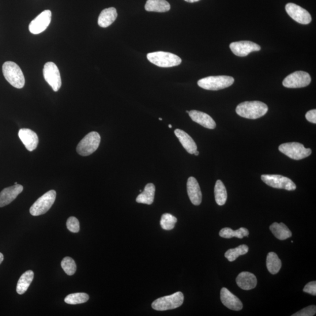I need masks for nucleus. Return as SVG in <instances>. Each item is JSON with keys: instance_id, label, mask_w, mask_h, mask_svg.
<instances>
[{"instance_id": "32", "label": "nucleus", "mask_w": 316, "mask_h": 316, "mask_svg": "<svg viewBox=\"0 0 316 316\" xmlns=\"http://www.w3.org/2000/svg\"><path fill=\"white\" fill-rule=\"evenodd\" d=\"M177 221L178 220L176 217L171 214L165 213L162 216L160 221L161 226L165 230H171L174 228Z\"/></svg>"}, {"instance_id": "21", "label": "nucleus", "mask_w": 316, "mask_h": 316, "mask_svg": "<svg viewBox=\"0 0 316 316\" xmlns=\"http://www.w3.org/2000/svg\"><path fill=\"white\" fill-rule=\"evenodd\" d=\"M175 134L183 148L186 150L188 153L194 154L198 150V146L189 134L183 130L176 129L175 130Z\"/></svg>"}, {"instance_id": "36", "label": "nucleus", "mask_w": 316, "mask_h": 316, "mask_svg": "<svg viewBox=\"0 0 316 316\" xmlns=\"http://www.w3.org/2000/svg\"><path fill=\"white\" fill-rule=\"evenodd\" d=\"M303 292L311 295H316V282L312 281L308 283L303 289Z\"/></svg>"}, {"instance_id": "16", "label": "nucleus", "mask_w": 316, "mask_h": 316, "mask_svg": "<svg viewBox=\"0 0 316 316\" xmlns=\"http://www.w3.org/2000/svg\"><path fill=\"white\" fill-rule=\"evenodd\" d=\"M22 191L23 186L18 184L5 188L0 192V208L10 204Z\"/></svg>"}, {"instance_id": "19", "label": "nucleus", "mask_w": 316, "mask_h": 316, "mask_svg": "<svg viewBox=\"0 0 316 316\" xmlns=\"http://www.w3.org/2000/svg\"><path fill=\"white\" fill-rule=\"evenodd\" d=\"M189 115L193 122L200 124L206 129L213 130L216 127V123L208 114L197 110L189 111Z\"/></svg>"}, {"instance_id": "37", "label": "nucleus", "mask_w": 316, "mask_h": 316, "mask_svg": "<svg viewBox=\"0 0 316 316\" xmlns=\"http://www.w3.org/2000/svg\"><path fill=\"white\" fill-rule=\"evenodd\" d=\"M306 118L308 122L316 124V110L315 109L308 111L306 114Z\"/></svg>"}, {"instance_id": "38", "label": "nucleus", "mask_w": 316, "mask_h": 316, "mask_svg": "<svg viewBox=\"0 0 316 316\" xmlns=\"http://www.w3.org/2000/svg\"><path fill=\"white\" fill-rule=\"evenodd\" d=\"M184 1H185L186 2H188V3H193L198 2L199 1H200V0H184Z\"/></svg>"}, {"instance_id": "24", "label": "nucleus", "mask_w": 316, "mask_h": 316, "mask_svg": "<svg viewBox=\"0 0 316 316\" xmlns=\"http://www.w3.org/2000/svg\"><path fill=\"white\" fill-rule=\"evenodd\" d=\"M155 186L153 183H148L145 187L144 190L138 195L136 202L142 204L152 205L155 196Z\"/></svg>"}, {"instance_id": "25", "label": "nucleus", "mask_w": 316, "mask_h": 316, "mask_svg": "<svg viewBox=\"0 0 316 316\" xmlns=\"http://www.w3.org/2000/svg\"><path fill=\"white\" fill-rule=\"evenodd\" d=\"M34 278V273L29 270L22 274L19 279L17 286V292L19 295H23L27 291Z\"/></svg>"}, {"instance_id": "31", "label": "nucleus", "mask_w": 316, "mask_h": 316, "mask_svg": "<svg viewBox=\"0 0 316 316\" xmlns=\"http://www.w3.org/2000/svg\"><path fill=\"white\" fill-rule=\"evenodd\" d=\"M89 299V296L85 293H71L67 295L65 302L69 304H78L87 302Z\"/></svg>"}, {"instance_id": "7", "label": "nucleus", "mask_w": 316, "mask_h": 316, "mask_svg": "<svg viewBox=\"0 0 316 316\" xmlns=\"http://www.w3.org/2000/svg\"><path fill=\"white\" fill-rule=\"evenodd\" d=\"M56 192L54 190L48 191L33 203L29 212L33 216H39L46 213L54 204Z\"/></svg>"}, {"instance_id": "34", "label": "nucleus", "mask_w": 316, "mask_h": 316, "mask_svg": "<svg viewBox=\"0 0 316 316\" xmlns=\"http://www.w3.org/2000/svg\"><path fill=\"white\" fill-rule=\"evenodd\" d=\"M66 226L70 231L74 233H77L80 230V223L75 217H70L67 219Z\"/></svg>"}, {"instance_id": "28", "label": "nucleus", "mask_w": 316, "mask_h": 316, "mask_svg": "<svg viewBox=\"0 0 316 316\" xmlns=\"http://www.w3.org/2000/svg\"><path fill=\"white\" fill-rule=\"evenodd\" d=\"M214 195L217 204L219 206H223L226 203L227 199V192L226 188L221 180H218L214 187Z\"/></svg>"}, {"instance_id": "23", "label": "nucleus", "mask_w": 316, "mask_h": 316, "mask_svg": "<svg viewBox=\"0 0 316 316\" xmlns=\"http://www.w3.org/2000/svg\"><path fill=\"white\" fill-rule=\"evenodd\" d=\"M145 9L149 12L165 13L170 10L171 5L166 0H147Z\"/></svg>"}, {"instance_id": "13", "label": "nucleus", "mask_w": 316, "mask_h": 316, "mask_svg": "<svg viewBox=\"0 0 316 316\" xmlns=\"http://www.w3.org/2000/svg\"><path fill=\"white\" fill-rule=\"evenodd\" d=\"M52 13L50 10H45L33 20L29 25V31L37 35L44 32L50 24Z\"/></svg>"}, {"instance_id": "43", "label": "nucleus", "mask_w": 316, "mask_h": 316, "mask_svg": "<svg viewBox=\"0 0 316 316\" xmlns=\"http://www.w3.org/2000/svg\"><path fill=\"white\" fill-rule=\"evenodd\" d=\"M159 119H160V120H161V121H162V120H163V118H160Z\"/></svg>"}, {"instance_id": "30", "label": "nucleus", "mask_w": 316, "mask_h": 316, "mask_svg": "<svg viewBox=\"0 0 316 316\" xmlns=\"http://www.w3.org/2000/svg\"><path fill=\"white\" fill-rule=\"evenodd\" d=\"M248 251H249V248L247 245H241L233 249L228 250L225 253L224 256L229 262H233L240 256L247 254Z\"/></svg>"}, {"instance_id": "14", "label": "nucleus", "mask_w": 316, "mask_h": 316, "mask_svg": "<svg viewBox=\"0 0 316 316\" xmlns=\"http://www.w3.org/2000/svg\"><path fill=\"white\" fill-rule=\"evenodd\" d=\"M229 48L233 54L240 57H244L249 55L251 52L261 50V47L258 44L246 41L232 43L229 45Z\"/></svg>"}, {"instance_id": "6", "label": "nucleus", "mask_w": 316, "mask_h": 316, "mask_svg": "<svg viewBox=\"0 0 316 316\" xmlns=\"http://www.w3.org/2000/svg\"><path fill=\"white\" fill-rule=\"evenodd\" d=\"M100 141L99 134L95 131L91 132L78 143L76 148L77 152L84 156L91 155L99 148Z\"/></svg>"}, {"instance_id": "22", "label": "nucleus", "mask_w": 316, "mask_h": 316, "mask_svg": "<svg viewBox=\"0 0 316 316\" xmlns=\"http://www.w3.org/2000/svg\"><path fill=\"white\" fill-rule=\"evenodd\" d=\"M117 16V12L114 7L104 9L101 11L98 18V24L101 27L107 28L113 23Z\"/></svg>"}, {"instance_id": "1", "label": "nucleus", "mask_w": 316, "mask_h": 316, "mask_svg": "<svg viewBox=\"0 0 316 316\" xmlns=\"http://www.w3.org/2000/svg\"><path fill=\"white\" fill-rule=\"evenodd\" d=\"M268 107L265 103L259 101H245L236 108V114L248 119H258L265 115Z\"/></svg>"}, {"instance_id": "15", "label": "nucleus", "mask_w": 316, "mask_h": 316, "mask_svg": "<svg viewBox=\"0 0 316 316\" xmlns=\"http://www.w3.org/2000/svg\"><path fill=\"white\" fill-rule=\"evenodd\" d=\"M220 298L221 302L223 303L225 307L228 308L229 309L234 311H240L242 310L243 307L242 301L237 298L235 295L232 294L227 288H223L221 289Z\"/></svg>"}, {"instance_id": "29", "label": "nucleus", "mask_w": 316, "mask_h": 316, "mask_svg": "<svg viewBox=\"0 0 316 316\" xmlns=\"http://www.w3.org/2000/svg\"><path fill=\"white\" fill-rule=\"evenodd\" d=\"M220 236L224 239H231L232 237L242 239L244 236L249 235V231L246 228L242 227L234 231L230 228H224L219 232Z\"/></svg>"}, {"instance_id": "3", "label": "nucleus", "mask_w": 316, "mask_h": 316, "mask_svg": "<svg viewBox=\"0 0 316 316\" xmlns=\"http://www.w3.org/2000/svg\"><path fill=\"white\" fill-rule=\"evenodd\" d=\"M147 58L149 62L161 67L176 66L182 63V59L178 56L163 51L149 53Z\"/></svg>"}, {"instance_id": "35", "label": "nucleus", "mask_w": 316, "mask_h": 316, "mask_svg": "<svg viewBox=\"0 0 316 316\" xmlns=\"http://www.w3.org/2000/svg\"><path fill=\"white\" fill-rule=\"evenodd\" d=\"M316 312L315 306L312 305L303 308L302 310L297 312L292 316H313L314 315Z\"/></svg>"}, {"instance_id": "27", "label": "nucleus", "mask_w": 316, "mask_h": 316, "mask_svg": "<svg viewBox=\"0 0 316 316\" xmlns=\"http://www.w3.org/2000/svg\"><path fill=\"white\" fill-rule=\"evenodd\" d=\"M282 266L281 259L276 253L270 252L266 257V267L270 273L273 274L279 272Z\"/></svg>"}, {"instance_id": "17", "label": "nucleus", "mask_w": 316, "mask_h": 316, "mask_svg": "<svg viewBox=\"0 0 316 316\" xmlns=\"http://www.w3.org/2000/svg\"><path fill=\"white\" fill-rule=\"evenodd\" d=\"M18 136L29 151H33L38 145V137L35 132L31 130L22 129L18 132Z\"/></svg>"}, {"instance_id": "40", "label": "nucleus", "mask_w": 316, "mask_h": 316, "mask_svg": "<svg viewBox=\"0 0 316 316\" xmlns=\"http://www.w3.org/2000/svg\"><path fill=\"white\" fill-rule=\"evenodd\" d=\"M194 155L195 156H198L199 155V152L198 151V150H196V151H195L194 153Z\"/></svg>"}, {"instance_id": "39", "label": "nucleus", "mask_w": 316, "mask_h": 316, "mask_svg": "<svg viewBox=\"0 0 316 316\" xmlns=\"http://www.w3.org/2000/svg\"><path fill=\"white\" fill-rule=\"evenodd\" d=\"M4 260V255L2 253H0V265L3 262Z\"/></svg>"}, {"instance_id": "11", "label": "nucleus", "mask_w": 316, "mask_h": 316, "mask_svg": "<svg viewBox=\"0 0 316 316\" xmlns=\"http://www.w3.org/2000/svg\"><path fill=\"white\" fill-rule=\"evenodd\" d=\"M310 82L309 74L306 71H298L286 77L283 81V86L287 88H302L309 85Z\"/></svg>"}, {"instance_id": "5", "label": "nucleus", "mask_w": 316, "mask_h": 316, "mask_svg": "<svg viewBox=\"0 0 316 316\" xmlns=\"http://www.w3.org/2000/svg\"><path fill=\"white\" fill-rule=\"evenodd\" d=\"M184 295L181 292H178L171 295L163 297L154 301L152 307L157 311H165L178 308L182 305Z\"/></svg>"}, {"instance_id": "42", "label": "nucleus", "mask_w": 316, "mask_h": 316, "mask_svg": "<svg viewBox=\"0 0 316 316\" xmlns=\"http://www.w3.org/2000/svg\"><path fill=\"white\" fill-rule=\"evenodd\" d=\"M187 113L189 114V111H186Z\"/></svg>"}, {"instance_id": "33", "label": "nucleus", "mask_w": 316, "mask_h": 316, "mask_svg": "<svg viewBox=\"0 0 316 316\" xmlns=\"http://www.w3.org/2000/svg\"><path fill=\"white\" fill-rule=\"evenodd\" d=\"M61 266L64 271L67 275H73L76 272L77 266L76 263L72 258L66 257L63 259L61 262Z\"/></svg>"}, {"instance_id": "2", "label": "nucleus", "mask_w": 316, "mask_h": 316, "mask_svg": "<svg viewBox=\"0 0 316 316\" xmlns=\"http://www.w3.org/2000/svg\"><path fill=\"white\" fill-rule=\"evenodd\" d=\"M3 73L7 81L13 87L22 89L25 85L23 73L17 63L6 62L3 65Z\"/></svg>"}, {"instance_id": "41", "label": "nucleus", "mask_w": 316, "mask_h": 316, "mask_svg": "<svg viewBox=\"0 0 316 316\" xmlns=\"http://www.w3.org/2000/svg\"><path fill=\"white\" fill-rule=\"evenodd\" d=\"M168 127H169V128H170V129H172V125H171V124H169Z\"/></svg>"}, {"instance_id": "12", "label": "nucleus", "mask_w": 316, "mask_h": 316, "mask_svg": "<svg viewBox=\"0 0 316 316\" xmlns=\"http://www.w3.org/2000/svg\"><path fill=\"white\" fill-rule=\"evenodd\" d=\"M285 10L289 16L299 24L307 25L311 21L310 13L295 4L288 3L285 7Z\"/></svg>"}, {"instance_id": "26", "label": "nucleus", "mask_w": 316, "mask_h": 316, "mask_svg": "<svg viewBox=\"0 0 316 316\" xmlns=\"http://www.w3.org/2000/svg\"><path fill=\"white\" fill-rule=\"evenodd\" d=\"M270 231L276 239L280 240H285L292 236V232L288 227L284 223H274L270 225L269 227Z\"/></svg>"}, {"instance_id": "9", "label": "nucleus", "mask_w": 316, "mask_h": 316, "mask_svg": "<svg viewBox=\"0 0 316 316\" xmlns=\"http://www.w3.org/2000/svg\"><path fill=\"white\" fill-rule=\"evenodd\" d=\"M261 179L267 185L276 189L295 190L296 186L291 179L279 175H263Z\"/></svg>"}, {"instance_id": "44", "label": "nucleus", "mask_w": 316, "mask_h": 316, "mask_svg": "<svg viewBox=\"0 0 316 316\" xmlns=\"http://www.w3.org/2000/svg\"><path fill=\"white\" fill-rule=\"evenodd\" d=\"M15 184H18L17 182L15 183Z\"/></svg>"}, {"instance_id": "20", "label": "nucleus", "mask_w": 316, "mask_h": 316, "mask_svg": "<svg viewBox=\"0 0 316 316\" xmlns=\"http://www.w3.org/2000/svg\"><path fill=\"white\" fill-rule=\"evenodd\" d=\"M237 285L245 291L253 289L257 284V278L249 272H241L236 278Z\"/></svg>"}, {"instance_id": "8", "label": "nucleus", "mask_w": 316, "mask_h": 316, "mask_svg": "<svg viewBox=\"0 0 316 316\" xmlns=\"http://www.w3.org/2000/svg\"><path fill=\"white\" fill-rule=\"evenodd\" d=\"M279 150L291 159L303 160L309 156L311 153L310 148H306L304 145L298 142L285 143L279 146Z\"/></svg>"}, {"instance_id": "18", "label": "nucleus", "mask_w": 316, "mask_h": 316, "mask_svg": "<svg viewBox=\"0 0 316 316\" xmlns=\"http://www.w3.org/2000/svg\"><path fill=\"white\" fill-rule=\"evenodd\" d=\"M187 194L192 204L199 206L202 201V194L200 186L194 177H190L187 182Z\"/></svg>"}, {"instance_id": "10", "label": "nucleus", "mask_w": 316, "mask_h": 316, "mask_svg": "<svg viewBox=\"0 0 316 316\" xmlns=\"http://www.w3.org/2000/svg\"><path fill=\"white\" fill-rule=\"evenodd\" d=\"M45 80L51 86L54 92H58L61 89L62 80L61 74L57 66L53 62H47L43 70Z\"/></svg>"}, {"instance_id": "4", "label": "nucleus", "mask_w": 316, "mask_h": 316, "mask_svg": "<svg viewBox=\"0 0 316 316\" xmlns=\"http://www.w3.org/2000/svg\"><path fill=\"white\" fill-rule=\"evenodd\" d=\"M234 82V78L228 76H209L201 79L198 82V86L202 89L208 90H219L227 88Z\"/></svg>"}]
</instances>
